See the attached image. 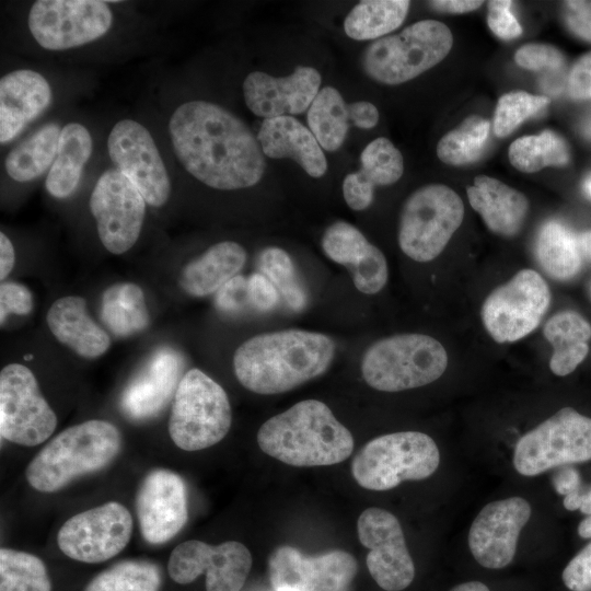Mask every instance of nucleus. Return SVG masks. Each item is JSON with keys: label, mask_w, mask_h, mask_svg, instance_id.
<instances>
[{"label": "nucleus", "mask_w": 591, "mask_h": 591, "mask_svg": "<svg viewBox=\"0 0 591 591\" xmlns=\"http://www.w3.org/2000/svg\"><path fill=\"white\" fill-rule=\"evenodd\" d=\"M246 258V251L239 243L233 241L216 243L184 267L179 285L192 297L202 298L217 293L229 280L237 276Z\"/></svg>", "instance_id": "28"}, {"label": "nucleus", "mask_w": 591, "mask_h": 591, "mask_svg": "<svg viewBox=\"0 0 591 591\" xmlns=\"http://www.w3.org/2000/svg\"><path fill=\"white\" fill-rule=\"evenodd\" d=\"M247 288L252 309L258 312H268L278 304L279 291L262 273L257 271L248 276Z\"/></svg>", "instance_id": "51"}, {"label": "nucleus", "mask_w": 591, "mask_h": 591, "mask_svg": "<svg viewBox=\"0 0 591 591\" xmlns=\"http://www.w3.org/2000/svg\"><path fill=\"white\" fill-rule=\"evenodd\" d=\"M61 128L49 123L15 146L7 155L8 175L16 182H30L53 165L58 150Z\"/></svg>", "instance_id": "33"}, {"label": "nucleus", "mask_w": 591, "mask_h": 591, "mask_svg": "<svg viewBox=\"0 0 591 591\" xmlns=\"http://www.w3.org/2000/svg\"><path fill=\"white\" fill-rule=\"evenodd\" d=\"M251 567V552L237 541L219 545L186 541L173 549L167 563L171 579L179 584L190 583L206 573V591H240Z\"/></svg>", "instance_id": "16"}, {"label": "nucleus", "mask_w": 591, "mask_h": 591, "mask_svg": "<svg viewBox=\"0 0 591 591\" xmlns=\"http://www.w3.org/2000/svg\"><path fill=\"white\" fill-rule=\"evenodd\" d=\"M579 501H580L579 510L586 515L591 514V485L583 486L579 496Z\"/></svg>", "instance_id": "59"}, {"label": "nucleus", "mask_w": 591, "mask_h": 591, "mask_svg": "<svg viewBox=\"0 0 591 591\" xmlns=\"http://www.w3.org/2000/svg\"><path fill=\"white\" fill-rule=\"evenodd\" d=\"M548 99L525 91H511L500 96L494 115L493 129L497 137L512 134L524 120L541 112Z\"/></svg>", "instance_id": "43"}, {"label": "nucleus", "mask_w": 591, "mask_h": 591, "mask_svg": "<svg viewBox=\"0 0 591 591\" xmlns=\"http://www.w3.org/2000/svg\"><path fill=\"white\" fill-rule=\"evenodd\" d=\"M259 449L291 466H327L348 459L354 437L331 408L317 399L301 401L267 419L257 431Z\"/></svg>", "instance_id": "3"}, {"label": "nucleus", "mask_w": 591, "mask_h": 591, "mask_svg": "<svg viewBox=\"0 0 591 591\" xmlns=\"http://www.w3.org/2000/svg\"><path fill=\"white\" fill-rule=\"evenodd\" d=\"M341 94L333 86L320 90L306 113L308 127L321 148L337 151L349 130V115Z\"/></svg>", "instance_id": "35"}, {"label": "nucleus", "mask_w": 591, "mask_h": 591, "mask_svg": "<svg viewBox=\"0 0 591 591\" xmlns=\"http://www.w3.org/2000/svg\"><path fill=\"white\" fill-rule=\"evenodd\" d=\"M448 367V354L436 338L416 333L398 334L373 343L363 354L366 383L381 392H401L430 384Z\"/></svg>", "instance_id": "5"}, {"label": "nucleus", "mask_w": 591, "mask_h": 591, "mask_svg": "<svg viewBox=\"0 0 591 591\" xmlns=\"http://www.w3.org/2000/svg\"><path fill=\"white\" fill-rule=\"evenodd\" d=\"M490 123L478 116L466 117L438 141L437 155L445 164L462 166L477 161L488 141Z\"/></svg>", "instance_id": "37"}, {"label": "nucleus", "mask_w": 591, "mask_h": 591, "mask_svg": "<svg viewBox=\"0 0 591 591\" xmlns=\"http://www.w3.org/2000/svg\"><path fill=\"white\" fill-rule=\"evenodd\" d=\"M591 460V418L564 407L517 442L513 466L523 476H536L563 465Z\"/></svg>", "instance_id": "10"}, {"label": "nucleus", "mask_w": 591, "mask_h": 591, "mask_svg": "<svg viewBox=\"0 0 591 591\" xmlns=\"http://www.w3.org/2000/svg\"><path fill=\"white\" fill-rule=\"evenodd\" d=\"M112 23V10L100 0H38L27 20L34 39L48 50L91 43L105 35Z\"/></svg>", "instance_id": "13"}, {"label": "nucleus", "mask_w": 591, "mask_h": 591, "mask_svg": "<svg viewBox=\"0 0 591 591\" xmlns=\"http://www.w3.org/2000/svg\"><path fill=\"white\" fill-rule=\"evenodd\" d=\"M92 149V137L83 125L69 123L61 128L57 155L45 182L53 197L63 199L76 190Z\"/></svg>", "instance_id": "30"}, {"label": "nucleus", "mask_w": 591, "mask_h": 591, "mask_svg": "<svg viewBox=\"0 0 591 591\" xmlns=\"http://www.w3.org/2000/svg\"><path fill=\"white\" fill-rule=\"evenodd\" d=\"M0 591H51L45 564L33 554L1 548Z\"/></svg>", "instance_id": "39"}, {"label": "nucleus", "mask_w": 591, "mask_h": 591, "mask_svg": "<svg viewBox=\"0 0 591 591\" xmlns=\"http://www.w3.org/2000/svg\"><path fill=\"white\" fill-rule=\"evenodd\" d=\"M121 436L112 422L90 419L46 443L28 463L25 476L37 491L55 493L78 477L95 473L118 455Z\"/></svg>", "instance_id": "4"}, {"label": "nucleus", "mask_w": 591, "mask_h": 591, "mask_svg": "<svg viewBox=\"0 0 591 591\" xmlns=\"http://www.w3.org/2000/svg\"><path fill=\"white\" fill-rule=\"evenodd\" d=\"M583 190L589 197H591V173L586 177L583 182Z\"/></svg>", "instance_id": "62"}, {"label": "nucleus", "mask_w": 591, "mask_h": 591, "mask_svg": "<svg viewBox=\"0 0 591 591\" xmlns=\"http://www.w3.org/2000/svg\"><path fill=\"white\" fill-rule=\"evenodd\" d=\"M452 46L453 35L444 23L421 20L373 40L362 55V68L379 83L402 84L441 62Z\"/></svg>", "instance_id": "6"}, {"label": "nucleus", "mask_w": 591, "mask_h": 591, "mask_svg": "<svg viewBox=\"0 0 591 591\" xmlns=\"http://www.w3.org/2000/svg\"><path fill=\"white\" fill-rule=\"evenodd\" d=\"M33 309L30 289L15 281H4L0 286V323L3 325L9 314L27 315Z\"/></svg>", "instance_id": "48"}, {"label": "nucleus", "mask_w": 591, "mask_h": 591, "mask_svg": "<svg viewBox=\"0 0 591 591\" xmlns=\"http://www.w3.org/2000/svg\"><path fill=\"white\" fill-rule=\"evenodd\" d=\"M590 296H591V283H590Z\"/></svg>", "instance_id": "63"}, {"label": "nucleus", "mask_w": 591, "mask_h": 591, "mask_svg": "<svg viewBox=\"0 0 591 591\" xmlns=\"http://www.w3.org/2000/svg\"><path fill=\"white\" fill-rule=\"evenodd\" d=\"M543 334L553 346L549 369L555 375L570 374L589 352L591 324L576 311L565 310L551 316Z\"/></svg>", "instance_id": "29"}, {"label": "nucleus", "mask_w": 591, "mask_h": 591, "mask_svg": "<svg viewBox=\"0 0 591 591\" xmlns=\"http://www.w3.org/2000/svg\"><path fill=\"white\" fill-rule=\"evenodd\" d=\"M343 194L349 208L360 211L372 204L374 187L359 172H352L344 178Z\"/></svg>", "instance_id": "53"}, {"label": "nucleus", "mask_w": 591, "mask_h": 591, "mask_svg": "<svg viewBox=\"0 0 591 591\" xmlns=\"http://www.w3.org/2000/svg\"><path fill=\"white\" fill-rule=\"evenodd\" d=\"M57 417L40 393L34 373L21 363L0 372V434L10 442L35 447L55 431Z\"/></svg>", "instance_id": "12"}, {"label": "nucleus", "mask_w": 591, "mask_h": 591, "mask_svg": "<svg viewBox=\"0 0 591 591\" xmlns=\"http://www.w3.org/2000/svg\"><path fill=\"white\" fill-rule=\"evenodd\" d=\"M439 463L440 452L430 436L399 431L367 442L352 460L351 474L362 488L383 491L405 480L428 478Z\"/></svg>", "instance_id": "7"}, {"label": "nucleus", "mask_w": 591, "mask_h": 591, "mask_svg": "<svg viewBox=\"0 0 591 591\" xmlns=\"http://www.w3.org/2000/svg\"><path fill=\"white\" fill-rule=\"evenodd\" d=\"M257 139L265 155L292 159L311 177H322L327 171V160L316 138L292 116L264 119Z\"/></svg>", "instance_id": "25"}, {"label": "nucleus", "mask_w": 591, "mask_h": 591, "mask_svg": "<svg viewBox=\"0 0 591 591\" xmlns=\"http://www.w3.org/2000/svg\"><path fill=\"white\" fill-rule=\"evenodd\" d=\"M534 254L543 271L557 281L573 279L586 263L578 233L557 220H549L541 227Z\"/></svg>", "instance_id": "31"}, {"label": "nucleus", "mask_w": 591, "mask_h": 591, "mask_svg": "<svg viewBox=\"0 0 591 591\" xmlns=\"http://www.w3.org/2000/svg\"><path fill=\"white\" fill-rule=\"evenodd\" d=\"M334 340L322 333L285 329L253 336L233 356L237 381L246 390L280 394L322 375L335 356Z\"/></svg>", "instance_id": "2"}, {"label": "nucleus", "mask_w": 591, "mask_h": 591, "mask_svg": "<svg viewBox=\"0 0 591 591\" xmlns=\"http://www.w3.org/2000/svg\"><path fill=\"white\" fill-rule=\"evenodd\" d=\"M466 192L470 205L494 234L513 237L522 230L530 205L521 192L487 175L476 176Z\"/></svg>", "instance_id": "26"}, {"label": "nucleus", "mask_w": 591, "mask_h": 591, "mask_svg": "<svg viewBox=\"0 0 591 591\" xmlns=\"http://www.w3.org/2000/svg\"><path fill=\"white\" fill-rule=\"evenodd\" d=\"M103 246L112 254L129 251L137 242L146 215V200L137 187L117 169L105 171L90 197Z\"/></svg>", "instance_id": "15"}, {"label": "nucleus", "mask_w": 591, "mask_h": 591, "mask_svg": "<svg viewBox=\"0 0 591 591\" xmlns=\"http://www.w3.org/2000/svg\"><path fill=\"white\" fill-rule=\"evenodd\" d=\"M428 4L439 12L461 14L472 12L478 9L483 1L479 0H434L429 1Z\"/></svg>", "instance_id": "56"}, {"label": "nucleus", "mask_w": 591, "mask_h": 591, "mask_svg": "<svg viewBox=\"0 0 591 591\" xmlns=\"http://www.w3.org/2000/svg\"><path fill=\"white\" fill-rule=\"evenodd\" d=\"M464 219V204L451 187L429 184L413 192L399 215L398 245L415 262L438 257Z\"/></svg>", "instance_id": "9"}, {"label": "nucleus", "mask_w": 591, "mask_h": 591, "mask_svg": "<svg viewBox=\"0 0 591 591\" xmlns=\"http://www.w3.org/2000/svg\"><path fill=\"white\" fill-rule=\"evenodd\" d=\"M15 263L14 247L3 232L0 233V279L3 281L12 271Z\"/></svg>", "instance_id": "57"}, {"label": "nucleus", "mask_w": 591, "mask_h": 591, "mask_svg": "<svg viewBox=\"0 0 591 591\" xmlns=\"http://www.w3.org/2000/svg\"><path fill=\"white\" fill-rule=\"evenodd\" d=\"M216 305L225 314H240L251 308L247 278L235 276L216 293Z\"/></svg>", "instance_id": "49"}, {"label": "nucleus", "mask_w": 591, "mask_h": 591, "mask_svg": "<svg viewBox=\"0 0 591 591\" xmlns=\"http://www.w3.org/2000/svg\"><path fill=\"white\" fill-rule=\"evenodd\" d=\"M508 158L520 172L534 173L547 166L567 165L570 153L564 138L546 129L515 139L509 147Z\"/></svg>", "instance_id": "36"}, {"label": "nucleus", "mask_w": 591, "mask_h": 591, "mask_svg": "<svg viewBox=\"0 0 591 591\" xmlns=\"http://www.w3.org/2000/svg\"><path fill=\"white\" fill-rule=\"evenodd\" d=\"M567 93L575 101L591 100V50L583 54L570 68Z\"/></svg>", "instance_id": "52"}, {"label": "nucleus", "mask_w": 591, "mask_h": 591, "mask_svg": "<svg viewBox=\"0 0 591 591\" xmlns=\"http://www.w3.org/2000/svg\"><path fill=\"white\" fill-rule=\"evenodd\" d=\"M360 162L358 172L374 188L396 183L404 172L401 151L384 137H379L366 146Z\"/></svg>", "instance_id": "41"}, {"label": "nucleus", "mask_w": 591, "mask_h": 591, "mask_svg": "<svg viewBox=\"0 0 591 591\" xmlns=\"http://www.w3.org/2000/svg\"><path fill=\"white\" fill-rule=\"evenodd\" d=\"M321 244L331 260L349 269L363 258L372 245L356 227L345 221L331 224Z\"/></svg>", "instance_id": "42"}, {"label": "nucleus", "mask_w": 591, "mask_h": 591, "mask_svg": "<svg viewBox=\"0 0 591 591\" xmlns=\"http://www.w3.org/2000/svg\"><path fill=\"white\" fill-rule=\"evenodd\" d=\"M132 530L129 510L108 501L68 519L58 531L57 543L69 558L96 564L118 555L128 545Z\"/></svg>", "instance_id": "14"}, {"label": "nucleus", "mask_w": 591, "mask_h": 591, "mask_svg": "<svg viewBox=\"0 0 591 591\" xmlns=\"http://www.w3.org/2000/svg\"><path fill=\"white\" fill-rule=\"evenodd\" d=\"M578 240L586 263H591V230L578 233Z\"/></svg>", "instance_id": "58"}, {"label": "nucleus", "mask_w": 591, "mask_h": 591, "mask_svg": "<svg viewBox=\"0 0 591 591\" xmlns=\"http://www.w3.org/2000/svg\"><path fill=\"white\" fill-rule=\"evenodd\" d=\"M511 4L509 0H491L487 4V25L503 40H511L522 34V27L510 10Z\"/></svg>", "instance_id": "46"}, {"label": "nucleus", "mask_w": 591, "mask_h": 591, "mask_svg": "<svg viewBox=\"0 0 591 591\" xmlns=\"http://www.w3.org/2000/svg\"><path fill=\"white\" fill-rule=\"evenodd\" d=\"M357 569L355 557L344 551L306 556L281 545L268 558L275 591H350Z\"/></svg>", "instance_id": "19"}, {"label": "nucleus", "mask_w": 591, "mask_h": 591, "mask_svg": "<svg viewBox=\"0 0 591 591\" xmlns=\"http://www.w3.org/2000/svg\"><path fill=\"white\" fill-rule=\"evenodd\" d=\"M48 81L38 72L20 69L0 80V142L7 143L40 114L51 102Z\"/></svg>", "instance_id": "24"}, {"label": "nucleus", "mask_w": 591, "mask_h": 591, "mask_svg": "<svg viewBox=\"0 0 591 591\" xmlns=\"http://www.w3.org/2000/svg\"><path fill=\"white\" fill-rule=\"evenodd\" d=\"M517 65L526 70H549L561 72L566 59L555 46L543 43H530L521 46L514 54Z\"/></svg>", "instance_id": "45"}, {"label": "nucleus", "mask_w": 591, "mask_h": 591, "mask_svg": "<svg viewBox=\"0 0 591 591\" xmlns=\"http://www.w3.org/2000/svg\"><path fill=\"white\" fill-rule=\"evenodd\" d=\"M136 512L143 540L161 545L179 533L188 519L187 491L173 471L155 468L142 479L136 495Z\"/></svg>", "instance_id": "21"}, {"label": "nucleus", "mask_w": 591, "mask_h": 591, "mask_svg": "<svg viewBox=\"0 0 591 591\" xmlns=\"http://www.w3.org/2000/svg\"><path fill=\"white\" fill-rule=\"evenodd\" d=\"M232 425V409L223 387L194 368L182 378L173 397L169 434L184 451H199L220 442Z\"/></svg>", "instance_id": "8"}, {"label": "nucleus", "mask_w": 591, "mask_h": 591, "mask_svg": "<svg viewBox=\"0 0 591 591\" xmlns=\"http://www.w3.org/2000/svg\"><path fill=\"white\" fill-rule=\"evenodd\" d=\"M349 120L361 129L373 128L379 121L378 108L368 101L352 102L347 105Z\"/></svg>", "instance_id": "55"}, {"label": "nucleus", "mask_w": 591, "mask_h": 591, "mask_svg": "<svg viewBox=\"0 0 591 591\" xmlns=\"http://www.w3.org/2000/svg\"><path fill=\"white\" fill-rule=\"evenodd\" d=\"M182 368V359L174 350H158L123 392L120 407L124 414L132 420L155 417L174 397Z\"/></svg>", "instance_id": "23"}, {"label": "nucleus", "mask_w": 591, "mask_h": 591, "mask_svg": "<svg viewBox=\"0 0 591 591\" xmlns=\"http://www.w3.org/2000/svg\"><path fill=\"white\" fill-rule=\"evenodd\" d=\"M259 273L265 275L277 288L293 311H302L308 302V294L301 285L289 254L276 246L264 248L257 257Z\"/></svg>", "instance_id": "40"}, {"label": "nucleus", "mask_w": 591, "mask_h": 591, "mask_svg": "<svg viewBox=\"0 0 591 591\" xmlns=\"http://www.w3.org/2000/svg\"><path fill=\"white\" fill-rule=\"evenodd\" d=\"M578 534L582 538H591V514L587 515L578 525Z\"/></svg>", "instance_id": "61"}, {"label": "nucleus", "mask_w": 591, "mask_h": 591, "mask_svg": "<svg viewBox=\"0 0 591 591\" xmlns=\"http://www.w3.org/2000/svg\"><path fill=\"white\" fill-rule=\"evenodd\" d=\"M409 7L407 0L360 1L345 18V33L356 40L382 38L402 25Z\"/></svg>", "instance_id": "34"}, {"label": "nucleus", "mask_w": 591, "mask_h": 591, "mask_svg": "<svg viewBox=\"0 0 591 591\" xmlns=\"http://www.w3.org/2000/svg\"><path fill=\"white\" fill-rule=\"evenodd\" d=\"M532 509L522 497L487 503L468 531V547L475 560L488 569L507 567L514 558L522 529Z\"/></svg>", "instance_id": "20"}, {"label": "nucleus", "mask_w": 591, "mask_h": 591, "mask_svg": "<svg viewBox=\"0 0 591 591\" xmlns=\"http://www.w3.org/2000/svg\"><path fill=\"white\" fill-rule=\"evenodd\" d=\"M46 321L55 338L81 358H99L111 346L109 335L90 316L82 297L59 298L49 308Z\"/></svg>", "instance_id": "27"}, {"label": "nucleus", "mask_w": 591, "mask_h": 591, "mask_svg": "<svg viewBox=\"0 0 591 591\" xmlns=\"http://www.w3.org/2000/svg\"><path fill=\"white\" fill-rule=\"evenodd\" d=\"M160 568L148 560H124L94 577L84 591H159Z\"/></svg>", "instance_id": "38"}, {"label": "nucleus", "mask_w": 591, "mask_h": 591, "mask_svg": "<svg viewBox=\"0 0 591 591\" xmlns=\"http://www.w3.org/2000/svg\"><path fill=\"white\" fill-rule=\"evenodd\" d=\"M174 152L196 179L220 189L256 185L266 170L265 154L250 127L227 108L189 101L170 118Z\"/></svg>", "instance_id": "1"}, {"label": "nucleus", "mask_w": 591, "mask_h": 591, "mask_svg": "<svg viewBox=\"0 0 591 591\" xmlns=\"http://www.w3.org/2000/svg\"><path fill=\"white\" fill-rule=\"evenodd\" d=\"M349 270L355 287L364 294L378 293L387 282L386 258L382 251L373 244L363 258Z\"/></svg>", "instance_id": "44"}, {"label": "nucleus", "mask_w": 591, "mask_h": 591, "mask_svg": "<svg viewBox=\"0 0 591 591\" xmlns=\"http://www.w3.org/2000/svg\"><path fill=\"white\" fill-rule=\"evenodd\" d=\"M101 317L116 336L128 337L142 332L149 324L142 289L132 282L108 287L102 296Z\"/></svg>", "instance_id": "32"}, {"label": "nucleus", "mask_w": 591, "mask_h": 591, "mask_svg": "<svg viewBox=\"0 0 591 591\" xmlns=\"http://www.w3.org/2000/svg\"><path fill=\"white\" fill-rule=\"evenodd\" d=\"M552 484L564 497L579 495L583 488L580 473L570 465L556 467L552 474Z\"/></svg>", "instance_id": "54"}, {"label": "nucleus", "mask_w": 591, "mask_h": 591, "mask_svg": "<svg viewBox=\"0 0 591 591\" xmlns=\"http://www.w3.org/2000/svg\"><path fill=\"white\" fill-rule=\"evenodd\" d=\"M321 83L320 72L306 66H298L280 78L254 71L243 82V95L248 109L258 117L299 115L309 109Z\"/></svg>", "instance_id": "22"}, {"label": "nucleus", "mask_w": 591, "mask_h": 591, "mask_svg": "<svg viewBox=\"0 0 591 591\" xmlns=\"http://www.w3.org/2000/svg\"><path fill=\"white\" fill-rule=\"evenodd\" d=\"M551 300L541 274L521 269L486 297L480 310L483 325L496 343L518 341L537 328Z\"/></svg>", "instance_id": "11"}, {"label": "nucleus", "mask_w": 591, "mask_h": 591, "mask_svg": "<svg viewBox=\"0 0 591 591\" xmlns=\"http://www.w3.org/2000/svg\"><path fill=\"white\" fill-rule=\"evenodd\" d=\"M449 591H490L489 588L479 581H468L464 583H460L455 587H453Z\"/></svg>", "instance_id": "60"}, {"label": "nucleus", "mask_w": 591, "mask_h": 591, "mask_svg": "<svg viewBox=\"0 0 591 591\" xmlns=\"http://www.w3.org/2000/svg\"><path fill=\"white\" fill-rule=\"evenodd\" d=\"M107 149L117 170L140 192L146 202L163 206L171 194V182L149 130L132 119H121L112 128Z\"/></svg>", "instance_id": "17"}, {"label": "nucleus", "mask_w": 591, "mask_h": 591, "mask_svg": "<svg viewBox=\"0 0 591 591\" xmlns=\"http://www.w3.org/2000/svg\"><path fill=\"white\" fill-rule=\"evenodd\" d=\"M561 579L570 591H591V542L568 563Z\"/></svg>", "instance_id": "50"}, {"label": "nucleus", "mask_w": 591, "mask_h": 591, "mask_svg": "<svg viewBox=\"0 0 591 591\" xmlns=\"http://www.w3.org/2000/svg\"><path fill=\"white\" fill-rule=\"evenodd\" d=\"M560 8L566 28L575 37L591 44V0L563 1Z\"/></svg>", "instance_id": "47"}, {"label": "nucleus", "mask_w": 591, "mask_h": 591, "mask_svg": "<svg viewBox=\"0 0 591 591\" xmlns=\"http://www.w3.org/2000/svg\"><path fill=\"white\" fill-rule=\"evenodd\" d=\"M360 543L369 549L368 570L380 588L402 591L415 578V565L397 518L390 511L370 507L357 521Z\"/></svg>", "instance_id": "18"}]
</instances>
